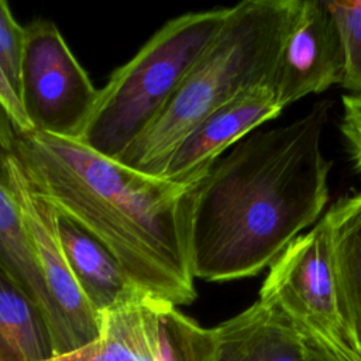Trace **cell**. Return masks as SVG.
<instances>
[{"label":"cell","mask_w":361,"mask_h":361,"mask_svg":"<svg viewBox=\"0 0 361 361\" xmlns=\"http://www.w3.org/2000/svg\"><path fill=\"white\" fill-rule=\"evenodd\" d=\"M214 354L213 329L138 293L102 313L97 338L47 361H214Z\"/></svg>","instance_id":"6"},{"label":"cell","mask_w":361,"mask_h":361,"mask_svg":"<svg viewBox=\"0 0 361 361\" xmlns=\"http://www.w3.org/2000/svg\"><path fill=\"white\" fill-rule=\"evenodd\" d=\"M343 73V38L327 0H300L275 72L278 103L286 107L307 94L322 93L341 83Z\"/></svg>","instance_id":"9"},{"label":"cell","mask_w":361,"mask_h":361,"mask_svg":"<svg viewBox=\"0 0 361 361\" xmlns=\"http://www.w3.org/2000/svg\"><path fill=\"white\" fill-rule=\"evenodd\" d=\"M0 135L54 209L99 238L144 295L189 305L195 189L138 172L82 142L14 128L0 107Z\"/></svg>","instance_id":"1"},{"label":"cell","mask_w":361,"mask_h":361,"mask_svg":"<svg viewBox=\"0 0 361 361\" xmlns=\"http://www.w3.org/2000/svg\"><path fill=\"white\" fill-rule=\"evenodd\" d=\"M338 24L344 47L341 86L361 96V1L327 0Z\"/></svg>","instance_id":"16"},{"label":"cell","mask_w":361,"mask_h":361,"mask_svg":"<svg viewBox=\"0 0 361 361\" xmlns=\"http://www.w3.org/2000/svg\"><path fill=\"white\" fill-rule=\"evenodd\" d=\"M340 131L354 169L361 176V96L344 94Z\"/></svg>","instance_id":"18"},{"label":"cell","mask_w":361,"mask_h":361,"mask_svg":"<svg viewBox=\"0 0 361 361\" xmlns=\"http://www.w3.org/2000/svg\"><path fill=\"white\" fill-rule=\"evenodd\" d=\"M0 107L10 120L11 126L20 131H31V124L24 113L20 96L10 83L0 65Z\"/></svg>","instance_id":"19"},{"label":"cell","mask_w":361,"mask_h":361,"mask_svg":"<svg viewBox=\"0 0 361 361\" xmlns=\"http://www.w3.org/2000/svg\"><path fill=\"white\" fill-rule=\"evenodd\" d=\"M10 168L49 299L47 326L54 353L55 357L63 355L99 337L102 314L83 295L66 261L58 234L56 210L37 190L11 152Z\"/></svg>","instance_id":"8"},{"label":"cell","mask_w":361,"mask_h":361,"mask_svg":"<svg viewBox=\"0 0 361 361\" xmlns=\"http://www.w3.org/2000/svg\"><path fill=\"white\" fill-rule=\"evenodd\" d=\"M327 103L286 126L250 133L197 183L190 264L210 282L254 276L313 224L329 200L320 141Z\"/></svg>","instance_id":"2"},{"label":"cell","mask_w":361,"mask_h":361,"mask_svg":"<svg viewBox=\"0 0 361 361\" xmlns=\"http://www.w3.org/2000/svg\"><path fill=\"white\" fill-rule=\"evenodd\" d=\"M56 226L66 261L96 312L102 314L142 293L131 282L113 252L92 233L59 213Z\"/></svg>","instance_id":"12"},{"label":"cell","mask_w":361,"mask_h":361,"mask_svg":"<svg viewBox=\"0 0 361 361\" xmlns=\"http://www.w3.org/2000/svg\"><path fill=\"white\" fill-rule=\"evenodd\" d=\"M0 268L38 306L44 320L49 299L14 186L10 151L0 135Z\"/></svg>","instance_id":"13"},{"label":"cell","mask_w":361,"mask_h":361,"mask_svg":"<svg viewBox=\"0 0 361 361\" xmlns=\"http://www.w3.org/2000/svg\"><path fill=\"white\" fill-rule=\"evenodd\" d=\"M228 11L230 7L193 11L164 24L99 89L76 141L118 159L165 110Z\"/></svg>","instance_id":"4"},{"label":"cell","mask_w":361,"mask_h":361,"mask_svg":"<svg viewBox=\"0 0 361 361\" xmlns=\"http://www.w3.org/2000/svg\"><path fill=\"white\" fill-rule=\"evenodd\" d=\"M54 357L41 310L0 268V361H47Z\"/></svg>","instance_id":"15"},{"label":"cell","mask_w":361,"mask_h":361,"mask_svg":"<svg viewBox=\"0 0 361 361\" xmlns=\"http://www.w3.org/2000/svg\"><path fill=\"white\" fill-rule=\"evenodd\" d=\"M259 300L281 310L306 338L347 361H361V345L336 281L324 216L274 259Z\"/></svg>","instance_id":"5"},{"label":"cell","mask_w":361,"mask_h":361,"mask_svg":"<svg viewBox=\"0 0 361 361\" xmlns=\"http://www.w3.org/2000/svg\"><path fill=\"white\" fill-rule=\"evenodd\" d=\"M324 219L336 281L361 345V192L336 202Z\"/></svg>","instance_id":"14"},{"label":"cell","mask_w":361,"mask_h":361,"mask_svg":"<svg viewBox=\"0 0 361 361\" xmlns=\"http://www.w3.org/2000/svg\"><path fill=\"white\" fill-rule=\"evenodd\" d=\"M282 110L272 86H257L240 93L186 134L158 178L180 186H196L226 149Z\"/></svg>","instance_id":"10"},{"label":"cell","mask_w":361,"mask_h":361,"mask_svg":"<svg viewBox=\"0 0 361 361\" xmlns=\"http://www.w3.org/2000/svg\"><path fill=\"white\" fill-rule=\"evenodd\" d=\"M24 47L25 27L14 20L8 3L0 0V65L17 94Z\"/></svg>","instance_id":"17"},{"label":"cell","mask_w":361,"mask_h":361,"mask_svg":"<svg viewBox=\"0 0 361 361\" xmlns=\"http://www.w3.org/2000/svg\"><path fill=\"white\" fill-rule=\"evenodd\" d=\"M306 340H307V360L306 361H347V360L336 355L330 350L324 348L319 343H314L309 338H306Z\"/></svg>","instance_id":"20"},{"label":"cell","mask_w":361,"mask_h":361,"mask_svg":"<svg viewBox=\"0 0 361 361\" xmlns=\"http://www.w3.org/2000/svg\"><path fill=\"white\" fill-rule=\"evenodd\" d=\"M214 361H306L307 340L276 307L254 302L213 327Z\"/></svg>","instance_id":"11"},{"label":"cell","mask_w":361,"mask_h":361,"mask_svg":"<svg viewBox=\"0 0 361 361\" xmlns=\"http://www.w3.org/2000/svg\"><path fill=\"white\" fill-rule=\"evenodd\" d=\"M300 0H244L228 16L161 113L117 159L159 176L176 145L212 111L240 93L272 86Z\"/></svg>","instance_id":"3"},{"label":"cell","mask_w":361,"mask_h":361,"mask_svg":"<svg viewBox=\"0 0 361 361\" xmlns=\"http://www.w3.org/2000/svg\"><path fill=\"white\" fill-rule=\"evenodd\" d=\"M99 90L58 27L44 18L25 27L18 96L32 131L76 140Z\"/></svg>","instance_id":"7"}]
</instances>
